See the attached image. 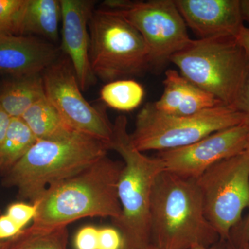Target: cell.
<instances>
[{
	"label": "cell",
	"mask_w": 249,
	"mask_h": 249,
	"mask_svg": "<svg viewBox=\"0 0 249 249\" xmlns=\"http://www.w3.org/2000/svg\"><path fill=\"white\" fill-rule=\"evenodd\" d=\"M124 162L101 157L81 172L49 187L33 204L37 207L31 227L48 231L85 217L119 218L118 184Z\"/></svg>",
	"instance_id": "6da1fadb"
},
{
	"label": "cell",
	"mask_w": 249,
	"mask_h": 249,
	"mask_svg": "<svg viewBox=\"0 0 249 249\" xmlns=\"http://www.w3.org/2000/svg\"><path fill=\"white\" fill-rule=\"evenodd\" d=\"M109 150L107 142L74 130L37 139L4 174L2 184L17 188L19 199L33 204L49 187L80 173L107 155Z\"/></svg>",
	"instance_id": "7a4b0ae2"
},
{
	"label": "cell",
	"mask_w": 249,
	"mask_h": 249,
	"mask_svg": "<svg viewBox=\"0 0 249 249\" xmlns=\"http://www.w3.org/2000/svg\"><path fill=\"white\" fill-rule=\"evenodd\" d=\"M152 244L160 249L211 247L219 235L205 216L196 180L164 170L156 178L150 206Z\"/></svg>",
	"instance_id": "3957f363"
},
{
	"label": "cell",
	"mask_w": 249,
	"mask_h": 249,
	"mask_svg": "<svg viewBox=\"0 0 249 249\" xmlns=\"http://www.w3.org/2000/svg\"><path fill=\"white\" fill-rule=\"evenodd\" d=\"M127 132L125 116L116 118L109 150L117 152L124 162L118 184L121 214L112 221L124 240L123 249H145L152 245L150 206L152 188L157 176L165 170L157 156L150 157L139 151Z\"/></svg>",
	"instance_id": "277c9868"
},
{
	"label": "cell",
	"mask_w": 249,
	"mask_h": 249,
	"mask_svg": "<svg viewBox=\"0 0 249 249\" xmlns=\"http://www.w3.org/2000/svg\"><path fill=\"white\" fill-rule=\"evenodd\" d=\"M170 62L193 84L231 107L249 70L245 52L233 37L193 40Z\"/></svg>",
	"instance_id": "5b68a950"
},
{
	"label": "cell",
	"mask_w": 249,
	"mask_h": 249,
	"mask_svg": "<svg viewBox=\"0 0 249 249\" xmlns=\"http://www.w3.org/2000/svg\"><path fill=\"white\" fill-rule=\"evenodd\" d=\"M247 124L235 108L222 104L189 116L165 114L149 103L139 111L131 142L139 151L163 152L191 145L210 134Z\"/></svg>",
	"instance_id": "8992f818"
},
{
	"label": "cell",
	"mask_w": 249,
	"mask_h": 249,
	"mask_svg": "<svg viewBox=\"0 0 249 249\" xmlns=\"http://www.w3.org/2000/svg\"><path fill=\"white\" fill-rule=\"evenodd\" d=\"M89 32L90 63L96 78L109 83L139 76L150 66V53L142 35L110 10H93Z\"/></svg>",
	"instance_id": "52a82bcc"
},
{
	"label": "cell",
	"mask_w": 249,
	"mask_h": 249,
	"mask_svg": "<svg viewBox=\"0 0 249 249\" xmlns=\"http://www.w3.org/2000/svg\"><path fill=\"white\" fill-rule=\"evenodd\" d=\"M205 216L219 240L231 241V234L249 207V160L245 151L217 162L199 178Z\"/></svg>",
	"instance_id": "ba28073f"
},
{
	"label": "cell",
	"mask_w": 249,
	"mask_h": 249,
	"mask_svg": "<svg viewBox=\"0 0 249 249\" xmlns=\"http://www.w3.org/2000/svg\"><path fill=\"white\" fill-rule=\"evenodd\" d=\"M102 7L110 10L133 26L150 53V65H164L191 43L187 26L175 0H107Z\"/></svg>",
	"instance_id": "9c48e42d"
},
{
	"label": "cell",
	"mask_w": 249,
	"mask_h": 249,
	"mask_svg": "<svg viewBox=\"0 0 249 249\" xmlns=\"http://www.w3.org/2000/svg\"><path fill=\"white\" fill-rule=\"evenodd\" d=\"M47 99L70 128L107 142L113 134L104 109L86 101L70 60H58L42 73Z\"/></svg>",
	"instance_id": "30bf717a"
},
{
	"label": "cell",
	"mask_w": 249,
	"mask_h": 249,
	"mask_svg": "<svg viewBox=\"0 0 249 249\" xmlns=\"http://www.w3.org/2000/svg\"><path fill=\"white\" fill-rule=\"evenodd\" d=\"M249 124L222 129L187 146L160 152L165 170L185 178L196 179L217 162L245 151Z\"/></svg>",
	"instance_id": "8fae6325"
},
{
	"label": "cell",
	"mask_w": 249,
	"mask_h": 249,
	"mask_svg": "<svg viewBox=\"0 0 249 249\" xmlns=\"http://www.w3.org/2000/svg\"><path fill=\"white\" fill-rule=\"evenodd\" d=\"M62 11V46L75 72L82 91L96 83L89 60V21L94 1L60 0Z\"/></svg>",
	"instance_id": "7c38bea8"
},
{
	"label": "cell",
	"mask_w": 249,
	"mask_h": 249,
	"mask_svg": "<svg viewBox=\"0 0 249 249\" xmlns=\"http://www.w3.org/2000/svg\"><path fill=\"white\" fill-rule=\"evenodd\" d=\"M183 20L199 39L237 37L243 27L240 0H175Z\"/></svg>",
	"instance_id": "4fadbf2b"
},
{
	"label": "cell",
	"mask_w": 249,
	"mask_h": 249,
	"mask_svg": "<svg viewBox=\"0 0 249 249\" xmlns=\"http://www.w3.org/2000/svg\"><path fill=\"white\" fill-rule=\"evenodd\" d=\"M59 50L31 36L0 37V73L14 78L42 74L59 60Z\"/></svg>",
	"instance_id": "5bb4252c"
},
{
	"label": "cell",
	"mask_w": 249,
	"mask_h": 249,
	"mask_svg": "<svg viewBox=\"0 0 249 249\" xmlns=\"http://www.w3.org/2000/svg\"><path fill=\"white\" fill-rule=\"evenodd\" d=\"M163 94L153 103L165 114L189 116L222 105L219 100L193 84L176 70H168L163 80Z\"/></svg>",
	"instance_id": "9a60e30c"
},
{
	"label": "cell",
	"mask_w": 249,
	"mask_h": 249,
	"mask_svg": "<svg viewBox=\"0 0 249 249\" xmlns=\"http://www.w3.org/2000/svg\"><path fill=\"white\" fill-rule=\"evenodd\" d=\"M62 11L60 0H27L19 36H41L57 41Z\"/></svg>",
	"instance_id": "2e32d148"
},
{
	"label": "cell",
	"mask_w": 249,
	"mask_h": 249,
	"mask_svg": "<svg viewBox=\"0 0 249 249\" xmlns=\"http://www.w3.org/2000/svg\"><path fill=\"white\" fill-rule=\"evenodd\" d=\"M45 96L42 74L14 78L0 89V106L11 118H21Z\"/></svg>",
	"instance_id": "e0dca14e"
},
{
	"label": "cell",
	"mask_w": 249,
	"mask_h": 249,
	"mask_svg": "<svg viewBox=\"0 0 249 249\" xmlns=\"http://www.w3.org/2000/svg\"><path fill=\"white\" fill-rule=\"evenodd\" d=\"M21 119L37 139L54 138L73 130L46 96L29 107Z\"/></svg>",
	"instance_id": "ac0fdd59"
},
{
	"label": "cell",
	"mask_w": 249,
	"mask_h": 249,
	"mask_svg": "<svg viewBox=\"0 0 249 249\" xmlns=\"http://www.w3.org/2000/svg\"><path fill=\"white\" fill-rule=\"evenodd\" d=\"M37 139L21 118H12L0 145V173L4 175L26 155Z\"/></svg>",
	"instance_id": "d6986e66"
},
{
	"label": "cell",
	"mask_w": 249,
	"mask_h": 249,
	"mask_svg": "<svg viewBox=\"0 0 249 249\" xmlns=\"http://www.w3.org/2000/svg\"><path fill=\"white\" fill-rule=\"evenodd\" d=\"M100 95L101 100L109 107L129 111L140 106L145 91L142 85L133 80L121 79L105 85Z\"/></svg>",
	"instance_id": "ffe728a7"
},
{
	"label": "cell",
	"mask_w": 249,
	"mask_h": 249,
	"mask_svg": "<svg viewBox=\"0 0 249 249\" xmlns=\"http://www.w3.org/2000/svg\"><path fill=\"white\" fill-rule=\"evenodd\" d=\"M67 227L48 231H36L30 227L6 240L4 249H67Z\"/></svg>",
	"instance_id": "44dd1931"
},
{
	"label": "cell",
	"mask_w": 249,
	"mask_h": 249,
	"mask_svg": "<svg viewBox=\"0 0 249 249\" xmlns=\"http://www.w3.org/2000/svg\"><path fill=\"white\" fill-rule=\"evenodd\" d=\"M27 0H0V37L19 36Z\"/></svg>",
	"instance_id": "7402d4cb"
},
{
	"label": "cell",
	"mask_w": 249,
	"mask_h": 249,
	"mask_svg": "<svg viewBox=\"0 0 249 249\" xmlns=\"http://www.w3.org/2000/svg\"><path fill=\"white\" fill-rule=\"evenodd\" d=\"M37 212V207L34 204L16 202L10 204L6 210L8 214L22 230L31 221L34 220Z\"/></svg>",
	"instance_id": "603a6c76"
},
{
	"label": "cell",
	"mask_w": 249,
	"mask_h": 249,
	"mask_svg": "<svg viewBox=\"0 0 249 249\" xmlns=\"http://www.w3.org/2000/svg\"><path fill=\"white\" fill-rule=\"evenodd\" d=\"M98 230L91 225L80 228L73 240L75 249H98Z\"/></svg>",
	"instance_id": "cb8c5ba5"
},
{
	"label": "cell",
	"mask_w": 249,
	"mask_h": 249,
	"mask_svg": "<svg viewBox=\"0 0 249 249\" xmlns=\"http://www.w3.org/2000/svg\"><path fill=\"white\" fill-rule=\"evenodd\" d=\"M124 240L121 232L112 227L98 230V249H123Z\"/></svg>",
	"instance_id": "d4e9b609"
},
{
	"label": "cell",
	"mask_w": 249,
	"mask_h": 249,
	"mask_svg": "<svg viewBox=\"0 0 249 249\" xmlns=\"http://www.w3.org/2000/svg\"><path fill=\"white\" fill-rule=\"evenodd\" d=\"M22 231L8 214L0 215V241L13 238Z\"/></svg>",
	"instance_id": "484cf974"
},
{
	"label": "cell",
	"mask_w": 249,
	"mask_h": 249,
	"mask_svg": "<svg viewBox=\"0 0 249 249\" xmlns=\"http://www.w3.org/2000/svg\"><path fill=\"white\" fill-rule=\"evenodd\" d=\"M233 107L246 116L247 124H249V70L245 83Z\"/></svg>",
	"instance_id": "4316f807"
},
{
	"label": "cell",
	"mask_w": 249,
	"mask_h": 249,
	"mask_svg": "<svg viewBox=\"0 0 249 249\" xmlns=\"http://www.w3.org/2000/svg\"><path fill=\"white\" fill-rule=\"evenodd\" d=\"M238 229L237 232V238L240 245L249 244V214L245 220L239 223L234 229Z\"/></svg>",
	"instance_id": "83f0119b"
},
{
	"label": "cell",
	"mask_w": 249,
	"mask_h": 249,
	"mask_svg": "<svg viewBox=\"0 0 249 249\" xmlns=\"http://www.w3.org/2000/svg\"><path fill=\"white\" fill-rule=\"evenodd\" d=\"M11 119L7 112L0 106V145L4 140L8 129H9Z\"/></svg>",
	"instance_id": "f1b7e54d"
},
{
	"label": "cell",
	"mask_w": 249,
	"mask_h": 249,
	"mask_svg": "<svg viewBox=\"0 0 249 249\" xmlns=\"http://www.w3.org/2000/svg\"><path fill=\"white\" fill-rule=\"evenodd\" d=\"M236 39L243 49L249 61V28L244 25L240 29Z\"/></svg>",
	"instance_id": "f546056e"
},
{
	"label": "cell",
	"mask_w": 249,
	"mask_h": 249,
	"mask_svg": "<svg viewBox=\"0 0 249 249\" xmlns=\"http://www.w3.org/2000/svg\"><path fill=\"white\" fill-rule=\"evenodd\" d=\"M240 2L242 19L249 25V0H240Z\"/></svg>",
	"instance_id": "4dcf8cb0"
},
{
	"label": "cell",
	"mask_w": 249,
	"mask_h": 249,
	"mask_svg": "<svg viewBox=\"0 0 249 249\" xmlns=\"http://www.w3.org/2000/svg\"><path fill=\"white\" fill-rule=\"evenodd\" d=\"M191 249H223L222 246L214 244V245L211 246V247H206L204 246L197 245L192 247Z\"/></svg>",
	"instance_id": "1f68e13d"
},
{
	"label": "cell",
	"mask_w": 249,
	"mask_h": 249,
	"mask_svg": "<svg viewBox=\"0 0 249 249\" xmlns=\"http://www.w3.org/2000/svg\"><path fill=\"white\" fill-rule=\"evenodd\" d=\"M245 152L247 153V156H248L249 160V137L248 139V142H247V147H246Z\"/></svg>",
	"instance_id": "d6a6232c"
},
{
	"label": "cell",
	"mask_w": 249,
	"mask_h": 249,
	"mask_svg": "<svg viewBox=\"0 0 249 249\" xmlns=\"http://www.w3.org/2000/svg\"><path fill=\"white\" fill-rule=\"evenodd\" d=\"M238 249H249V244H247V245H240V247Z\"/></svg>",
	"instance_id": "836d02e7"
},
{
	"label": "cell",
	"mask_w": 249,
	"mask_h": 249,
	"mask_svg": "<svg viewBox=\"0 0 249 249\" xmlns=\"http://www.w3.org/2000/svg\"><path fill=\"white\" fill-rule=\"evenodd\" d=\"M5 244H6V240L0 241V249H4Z\"/></svg>",
	"instance_id": "e575fe53"
},
{
	"label": "cell",
	"mask_w": 249,
	"mask_h": 249,
	"mask_svg": "<svg viewBox=\"0 0 249 249\" xmlns=\"http://www.w3.org/2000/svg\"><path fill=\"white\" fill-rule=\"evenodd\" d=\"M145 249H160L158 248V247H156V246L153 245L152 244V245H150V246H149V247H147V248H146Z\"/></svg>",
	"instance_id": "d590c367"
}]
</instances>
